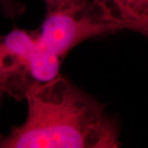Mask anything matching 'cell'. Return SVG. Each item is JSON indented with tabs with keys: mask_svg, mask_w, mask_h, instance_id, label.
<instances>
[{
	"mask_svg": "<svg viewBox=\"0 0 148 148\" xmlns=\"http://www.w3.org/2000/svg\"><path fill=\"white\" fill-rule=\"evenodd\" d=\"M27 117L0 148H115L119 127L105 106L60 74L25 95Z\"/></svg>",
	"mask_w": 148,
	"mask_h": 148,
	"instance_id": "obj_1",
	"label": "cell"
},
{
	"mask_svg": "<svg viewBox=\"0 0 148 148\" xmlns=\"http://www.w3.org/2000/svg\"><path fill=\"white\" fill-rule=\"evenodd\" d=\"M61 62L40 42L36 32L13 28L0 36V93L25 99L34 85L58 76Z\"/></svg>",
	"mask_w": 148,
	"mask_h": 148,
	"instance_id": "obj_2",
	"label": "cell"
},
{
	"mask_svg": "<svg viewBox=\"0 0 148 148\" xmlns=\"http://www.w3.org/2000/svg\"><path fill=\"white\" fill-rule=\"evenodd\" d=\"M115 32L90 0L77 8L47 12L40 29L36 32L40 42L63 60L81 42Z\"/></svg>",
	"mask_w": 148,
	"mask_h": 148,
	"instance_id": "obj_3",
	"label": "cell"
},
{
	"mask_svg": "<svg viewBox=\"0 0 148 148\" xmlns=\"http://www.w3.org/2000/svg\"><path fill=\"white\" fill-rule=\"evenodd\" d=\"M116 32L127 29L148 40V0H92Z\"/></svg>",
	"mask_w": 148,
	"mask_h": 148,
	"instance_id": "obj_4",
	"label": "cell"
},
{
	"mask_svg": "<svg viewBox=\"0 0 148 148\" xmlns=\"http://www.w3.org/2000/svg\"><path fill=\"white\" fill-rule=\"evenodd\" d=\"M89 1L90 0H45L47 5V12L80 8Z\"/></svg>",
	"mask_w": 148,
	"mask_h": 148,
	"instance_id": "obj_5",
	"label": "cell"
},
{
	"mask_svg": "<svg viewBox=\"0 0 148 148\" xmlns=\"http://www.w3.org/2000/svg\"><path fill=\"white\" fill-rule=\"evenodd\" d=\"M0 5L3 13L9 17H15L22 13L24 7L14 0H0Z\"/></svg>",
	"mask_w": 148,
	"mask_h": 148,
	"instance_id": "obj_6",
	"label": "cell"
},
{
	"mask_svg": "<svg viewBox=\"0 0 148 148\" xmlns=\"http://www.w3.org/2000/svg\"><path fill=\"white\" fill-rule=\"evenodd\" d=\"M0 95H1V93H0ZM1 137H2V136H1V135H0V138H1Z\"/></svg>",
	"mask_w": 148,
	"mask_h": 148,
	"instance_id": "obj_7",
	"label": "cell"
}]
</instances>
